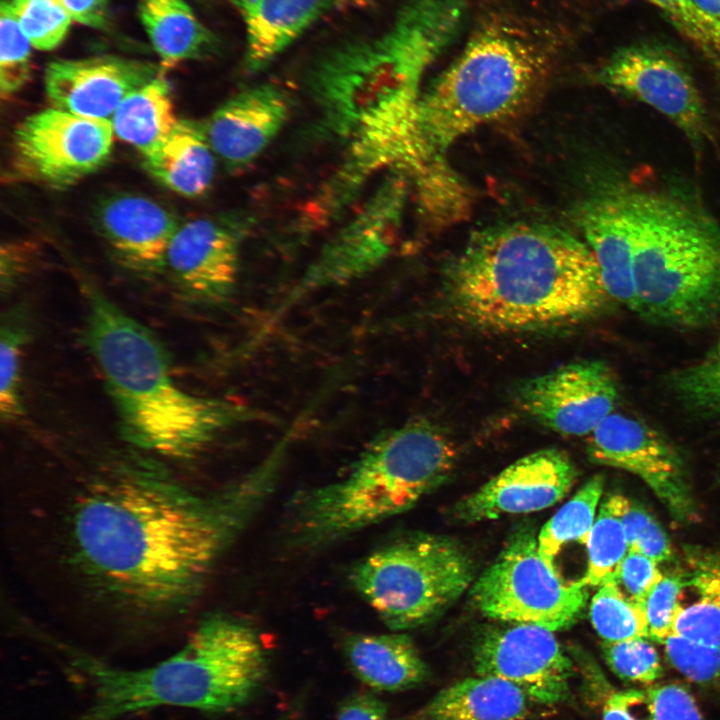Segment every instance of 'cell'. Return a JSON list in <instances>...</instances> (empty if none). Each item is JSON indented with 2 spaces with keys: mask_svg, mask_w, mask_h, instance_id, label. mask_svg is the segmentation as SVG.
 I'll list each match as a JSON object with an SVG mask.
<instances>
[{
  "mask_svg": "<svg viewBox=\"0 0 720 720\" xmlns=\"http://www.w3.org/2000/svg\"><path fill=\"white\" fill-rule=\"evenodd\" d=\"M542 44L516 25H481L457 58L421 92L410 121L403 169L418 175L458 139L510 115L547 71Z\"/></svg>",
  "mask_w": 720,
  "mask_h": 720,
  "instance_id": "8",
  "label": "cell"
},
{
  "mask_svg": "<svg viewBox=\"0 0 720 720\" xmlns=\"http://www.w3.org/2000/svg\"><path fill=\"white\" fill-rule=\"evenodd\" d=\"M625 500L613 494L602 502L586 544L587 569L578 580L586 587L599 586L612 575L629 550L622 522Z\"/></svg>",
  "mask_w": 720,
  "mask_h": 720,
  "instance_id": "30",
  "label": "cell"
},
{
  "mask_svg": "<svg viewBox=\"0 0 720 720\" xmlns=\"http://www.w3.org/2000/svg\"><path fill=\"white\" fill-rule=\"evenodd\" d=\"M178 121L170 83L161 73L130 93L110 120L114 135L141 154L167 137Z\"/></svg>",
  "mask_w": 720,
  "mask_h": 720,
  "instance_id": "27",
  "label": "cell"
},
{
  "mask_svg": "<svg viewBox=\"0 0 720 720\" xmlns=\"http://www.w3.org/2000/svg\"><path fill=\"white\" fill-rule=\"evenodd\" d=\"M473 574V561L460 544L422 533L378 547L349 576L382 622L398 632L438 617L469 588Z\"/></svg>",
  "mask_w": 720,
  "mask_h": 720,
  "instance_id": "9",
  "label": "cell"
},
{
  "mask_svg": "<svg viewBox=\"0 0 720 720\" xmlns=\"http://www.w3.org/2000/svg\"><path fill=\"white\" fill-rule=\"evenodd\" d=\"M589 615L592 626L604 641L648 638L643 606L622 591L613 574L599 585L591 600Z\"/></svg>",
  "mask_w": 720,
  "mask_h": 720,
  "instance_id": "32",
  "label": "cell"
},
{
  "mask_svg": "<svg viewBox=\"0 0 720 720\" xmlns=\"http://www.w3.org/2000/svg\"><path fill=\"white\" fill-rule=\"evenodd\" d=\"M336 720H388L382 700L371 693H355L341 704Z\"/></svg>",
  "mask_w": 720,
  "mask_h": 720,
  "instance_id": "43",
  "label": "cell"
},
{
  "mask_svg": "<svg viewBox=\"0 0 720 720\" xmlns=\"http://www.w3.org/2000/svg\"><path fill=\"white\" fill-rule=\"evenodd\" d=\"M467 12V0H406L382 32L322 50L306 84L323 128L345 148L399 154L424 74Z\"/></svg>",
  "mask_w": 720,
  "mask_h": 720,
  "instance_id": "3",
  "label": "cell"
},
{
  "mask_svg": "<svg viewBox=\"0 0 720 720\" xmlns=\"http://www.w3.org/2000/svg\"><path fill=\"white\" fill-rule=\"evenodd\" d=\"M588 436L591 461L638 476L674 519L693 520L695 503L682 459L660 432L637 418L612 412Z\"/></svg>",
  "mask_w": 720,
  "mask_h": 720,
  "instance_id": "14",
  "label": "cell"
},
{
  "mask_svg": "<svg viewBox=\"0 0 720 720\" xmlns=\"http://www.w3.org/2000/svg\"><path fill=\"white\" fill-rule=\"evenodd\" d=\"M577 477V468L567 453L542 449L513 462L464 497L456 504L454 514L458 520L474 523L539 511L560 501Z\"/></svg>",
  "mask_w": 720,
  "mask_h": 720,
  "instance_id": "18",
  "label": "cell"
},
{
  "mask_svg": "<svg viewBox=\"0 0 720 720\" xmlns=\"http://www.w3.org/2000/svg\"><path fill=\"white\" fill-rule=\"evenodd\" d=\"M688 40L720 68V0H688Z\"/></svg>",
  "mask_w": 720,
  "mask_h": 720,
  "instance_id": "41",
  "label": "cell"
},
{
  "mask_svg": "<svg viewBox=\"0 0 720 720\" xmlns=\"http://www.w3.org/2000/svg\"><path fill=\"white\" fill-rule=\"evenodd\" d=\"M246 224L236 216L180 223L167 251L165 271L185 298L216 304L231 296L238 280Z\"/></svg>",
  "mask_w": 720,
  "mask_h": 720,
  "instance_id": "17",
  "label": "cell"
},
{
  "mask_svg": "<svg viewBox=\"0 0 720 720\" xmlns=\"http://www.w3.org/2000/svg\"><path fill=\"white\" fill-rule=\"evenodd\" d=\"M244 27L242 65L249 74L270 66L341 0H227Z\"/></svg>",
  "mask_w": 720,
  "mask_h": 720,
  "instance_id": "22",
  "label": "cell"
},
{
  "mask_svg": "<svg viewBox=\"0 0 720 720\" xmlns=\"http://www.w3.org/2000/svg\"><path fill=\"white\" fill-rule=\"evenodd\" d=\"M479 676L505 680L535 702L557 704L570 694L573 663L552 631L512 623L484 630L473 646Z\"/></svg>",
  "mask_w": 720,
  "mask_h": 720,
  "instance_id": "15",
  "label": "cell"
},
{
  "mask_svg": "<svg viewBox=\"0 0 720 720\" xmlns=\"http://www.w3.org/2000/svg\"><path fill=\"white\" fill-rule=\"evenodd\" d=\"M274 475L265 463L210 494L145 460L111 461L56 491L43 533L57 567L89 600L123 618L168 619L198 599Z\"/></svg>",
  "mask_w": 720,
  "mask_h": 720,
  "instance_id": "1",
  "label": "cell"
},
{
  "mask_svg": "<svg viewBox=\"0 0 720 720\" xmlns=\"http://www.w3.org/2000/svg\"><path fill=\"white\" fill-rule=\"evenodd\" d=\"M444 291L458 320L494 333L577 325L611 300L586 242L539 223L475 233L449 264Z\"/></svg>",
  "mask_w": 720,
  "mask_h": 720,
  "instance_id": "2",
  "label": "cell"
},
{
  "mask_svg": "<svg viewBox=\"0 0 720 720\" xmlns=\"http://www.w3.org/2000/svg\"><path fill=\"white\" fill-rule=\"evenodd\" d=\"M73 22L105 30L110 25V0H59Z\"/></svg>",
  "mask_w": 720,
  "mask_h": 720,
  "instance_id": "44",
  "label": "cell"
},
{
  "mask_svg": "<svg viewBox=\"0 0 720 720\" xmlns=\"http://www.w3.org/2000/svg\"><path fill=\"white\" fill-rule=\"evenodd\" d=\"M586 586L565 582L541 558L528 528L514 533L471 588L473 605L488 618L534 624L552 632L570 628L588 600Z\"/></svg>",
  "mask_w": 720,
  "mask_h": 720,
  "instance_id": "10",
  "label": "cell"
},
{
  "mask_svg": "<svg viewBox=\"0 0 720 720\" xmlns=\"http://www.w3.org/2000/svg\"><path fill=\"white\" fill-rule=\"evenodd\" d=\"M622 522L629 549L639 551L657 563L671 559L672 548L667 534L643 507L626 498Z\"/></svg>",
  "mask_w": 720,
  "mask_h": 720,
  "instance_id": "39",
  "label": "cell"
},
{
  "mask_svg": "<svg viewBox=\"0 0 720 720\" xmlns=\"http://www.w3.org/2000/svg\"><path fill=\"white\" fill-rule=\"evenodd\" d=\"M667 384L689 412L720 418V334L702 358L672 372Z\"/></svg>",
  "mask_w": 720,
  "mask_h": 720,
  "instance_id": "31",
  "label": "cell"
},
{
  "mask_svg": "<svg viewBox=\"0 0 720 720\" xmlns=\"http://www.w3.org/2000/svg\"><path fill=\"white\" fill-rule=\"evenodd\" d=\"M114 136L110 121L50 107L26 117L17 126L14 160L30 179L63 189L106 164Z\"/></svg>",
  "mask_w": 720,
  "mask_h": 720,
  "instance_id": "11",
  "label": "cell"
},
{
  "mask_svg": "<svg viewBox=\"0 0 720 720\" xmlns=\"http://www.w3.org/2000/svg\"><path fill=\"white\" fill-rule=\"evenodd\" d=\"M138 17L162 66L208 58L221 40L185 0H139Z\"/></svg>",
  "mask_w": 720,
  "mask_h": 720,
  "instance_id": "25",
  "label": "cell"
},
{
  "mask_svg": "<svg viewBox=\"0 0 720 720\" xmlns=\"http://www.w3.org/2000/svg\"><path fill=\"white\" fill-rule=\"evenodd\" d=\"M669 662L687 679L705 685H720V646L692 641L677 634L662 643Z\"/></svg>",
  "mask_w": 720,
  "mask_h": 720,
  "instance_id": "37",
  "label": "cell"
},
{
  "mask_svg": "<svg viewBox=\"0 0 720 720\" xmlns=\"http://www.w3.org/2000/svg\"><path fill=\"white\" fill-rule=\"evenodd\" d=\"M141 155L147 172L177 194L199 197L213 184L217 157L204 123L179 119L167 137Z\"/></svg>",
  "mask_w": 720,
  "mask_h": 720,
  "instance_id": "23",
  "label": "cell"
},
{
  "mask_svg": "<svg viewBox=\"0 0 720 720\" xmlns=\"http://www.w3.org/2000/svg\"><path fill=\"white\" fill-rule=\"evenodd\" d=\"M68 655L90 693L75 720H120L161 707L228 712L255 696L267 674L256 630L224 613L204 617L177 652L151 666L121 668L80 652Z\"/></svg>",
  "mask_w": 720,
  "mask_h": 720,
  "instance_id": "5",
  "label": "cell"
},
{
  "mask_svg": "<svg viewBox=\"0 0 720 720\" xmlns=\"http://www.w3.org/2000/svg\"><path fill=\"white\" fill-rule=\"evenodd\" d=\"M96 223L117 260L130 271L151 277L165 271L177 217L145 196L119 194L102 201Z\"/></svg>",
  "mask_w": 720,
  "mask_h": 720,
  "instance_id": "21",
  "label": "cell"
},
{
  "mask_svg": "<svg viewBox=\"0 0 720 720\" xmlns=\"http://www.w3.org/2000/svg\"><path fill=\"white\" fill-rule=\"evenodd\" d=\"M0 335V416L4 422H13L23 414L21 362L29 337L23 309L6 313Z\"/></svg>",
  "mask_w": 720,
  "mask_h": 720,
  "instance_id": "33",
  "label": "cell"
},
{
  "mask_svg": "<svg viewBox=\"0 0 720 720\" xmlns=\"http://www.w3.org/2000/svg\"><path fill=\"white\" fill-rule=\"evenodd\" d=\"M406 196L402 173L392 171L323 245L296 295L352 282L383 264L395 246Z\"/></svg>",
  "mask_w": 720,
  "mask_h": 720,
  "instance_id": "13",
  "label": "cell"
},
{
  "mask_svg": "<svg viewBox=\"0 0 720 720\" xmlns=\"http://www.w3.org/2000/svg\"><path fill=\"white\" fill-rule=\"evenodd\" d=\"M343 650L352 672L377 691L413 688L428 675L414 642L403 633L351 635Z\"/></svg>",
  "mask_w": 720,
  "mask_h": 720,
  "instance_id": "24",
  "label": "cell"
},
{
  "mask_svg": "<svg viewBox=\"0 0 720 720\" xmlns=\"http://www.w3.org/2000/svg\"><path fill=\"white\" fill-rule=\"evenodd\" d=\"M291 109V96L274 83L248 87L225 100L204 123L217 159L231 169L255 161L285 126Z\"/></svg>",
  "mask_w": 720,
  "mask_h": 720,
  "instance_id": "20",
  "label": "cell"
},
{
  "mask_svg": "<svg viewBox=\"0 0 720 720\" xmlns=\"http://www.w3.org/2000/svg\"><path fill=\"white\" fill-rule=\"evenodd\" d=\"M597 80L661 113L697 147L708 138L707 113L695 81L664 45L638 42L617 49L598 70Z\"/></svg>",
  "mask_w": 720,
  "mask_h": 720,
  "instance_id": "12",
  "label": "cell"
},
{
  "mask_svg": "<svg viewBox=\"0 0 720 720\" xmlns=\"http://www.w3.org/2000/svg\"><path fill=\"white\" fill-rule=\"evenodd\" d=\"M649 638L639 637L622 641H603L602 652L611 670L621 679L654 685L662 677L660 657Z\"/></svg>",
  "mask_w": 720,
  "mask_h": 720,
  "instance_id": "36",
  "label": "cell"
},
{
  "mask_svg": "<svg viewBox=\"0 0 720 720\" xmlns=\"http://www.w3.org/2000/svg\"><path fill=\"white\" fill-rule=\"evenodd\" d=\"M693 568L688 583L696 599L682 605L673 634L720 646V555L700 557Z\"/></svg>",
  "mask_w": 720,
  "mask_h": 720,
  "instance_id": "28",
  "label": "cell"
},
{
  "mask_svg": "<svg viewBox=\"0 0 720 720\" xmlns=\"http://www.w3.org/2000/svg\"><path fill=\"white\" fill-rule=\"evenodd\" d=\"M160 73V67L114 55L51 61L44 88L52 107L110 121L120 103Z\"/></svg>",
  "mask_w": 720,
  "mask_h": 720,
  "instance_id": "19",
  "label": "cell"
},
{
  "mask_svg": "<svg viewBox=\"0 0 720 720\" xmlns=\"http://www.w3.org/2000/svg\"><path fill=\"white\" fill-rule=\"evenodd\" d=\"M456 460L454 441L430 421L380 434L345 475L297 498L289 517L292 544L328 546L410 509L448 479Z\"/></svg>",
  "mask_w": 720,
  "mask_h": 720,
  "instance_id": "7",
  "label": "cell"
},
{
  "mask_svg": "<svg viewBox=\"0 0 720 720\" xmlns=\"http://www.w3.org/2000/svg\"><path fill=\"white\" fill-rule=\"evenodd\" d=\"M658 564L643 553L629 549L613 573L622 591L635 602H643L663 574Z\"/></svg>",
  "mask_w": 720,
  "mask_h": 720,
  "instance_id": "42",
  "label": "cell"
},
{
  "mask_svg": "<svg viewBox=\"0 0 720 720\" xmlns=\"http://www.w3.org/2000/svg\"><path fill=\"white\" fill-rule=\"evenodd\" d=\"M612 190L630 247L633 311L678 329L716 320L720 226L695 202L672 191L624 183Z\"/></svg>",
  "mask_w": 720,
  "mask_h": 720,
  "instance_id": "6",
  "label": "cell"
},
{
  "mask_svg": "<svg viewBox=\"0 0 720 720\" xmlns=\"http://www.w3.org/2000/svg\"><path fill=\"white\" fill-rule=\"evenodd\" d=\"M661 10L672 24L688 38L690 18L688 0H644Z\"/></svg>",
  "mask_w": 720,
  "mask_h": 720,
  "instance_id": "46",
  "label": "cell"
},
{
  "mask_svg": "<svg viewBox=\"0 0 720 720\" xmlns=\"http://www.w3.org/2000/svg\"><path fill=\"white\" fill-rule=\"evenodd\" d=\"M642 689L612 694L603 708L602 720H641Z\"/></svg>",
  "mask_w": 720,
  "mask_h": 720,
  "instance_id": "45",
  "label": "cell"
},
{
  "mask_svg": "<svg viewBox=\"0 0 720 720\" xmlns=\"http://www.w3.org/2000/svg\"><path fill=\"white\" fill-rule=\"evenodd\" d=\"M32 44L14 16L9 0L0 6V90L8 96L21 89L31 74Z\"/></svg>",
  "mask_w": 720,
  "mask_h": 720,
  "instance_id": "35",
  "label": "cell"
},
{
  "mask_svg": "<svg viewBox=\"0 0 720 720\" xmlns=\"http://www.w3.org/2000/svg\"><path fill=\"white\" fill-rule=\"evenodd\" d=\"M618 395L615 374L606 362L582 360L527 379L517 390V401L543 426L583 436L613 412Z\"/></svg>",
  "mask_w": 720,
  "mask_h": 720,
  "instance_id": "16",
  "label": "cell"
},
{
  "mask_svg": "<svg viewBox=\"0 0 720 720\" xmlns=\"http://www.w3.org/2000/svg\"><path fill=\"white\" fill-rule=\"evenodd\" d=\"M688 581L680 574L663 575L643 602L648 638L662 643L674 633L682 608L681 596Z\"/></svg>",
  "mask_w": 720,
  "mask_h": 720,
  "instance_id": "38",
  "label": "cell"
},
{
  "mask_svg": "<svg viewBox=\"0 0 720 720\" xmlns=\"http://www.w3.org/2000/svg\"><path fill=\"white\" fill-rule=\"evenodd\" d=\"M604 483L603 475L590 478L539 532V554L552 570L557 571L555 560L566 543L576 541L587 544Z\"/></svg>",
  "mask_w": 720,
  "mask_h": 720,
  "instance_id": "29",
  "label": "cell"
},
{
  "mask_svg": "<svg viewBox=\"0 0 720 720\" xmlns=\"http://www.w3.org/2000/svg\"><path fill=\"white\" fill-rule=\"evenodd\" d=\"M528 699L505 680L478 675L441 690L419 720H522L529 713Z\"/></svg>",
  "mask_w": 720,
  "mask_h": 720,
  "instance_id": "26",
  "label": "cell"
},
{
  "mask_svg": "<svg viewBox=\"0 0 720 720\" xmlns=\"http://www.w3.org/2000/svg\"><path fill=\"white\" fill-rule=\"evenodd\" d=\"M21 29L33 48L51 51L66 38L71 16L59 0H9Z\"/></svg>",
  "mask_w": 720,
  "mask_h": 720,
  "instance_id": "34",
  "label": "cell"
},
{
  "mask_svg": "<svg viewBox=\"0 0 720 720\" xmlns=\"http://www.w3.org/2000/svg\"><path fill=\"white\" fill-rule=\"evenodd\" d=\"M344 8L347 7H364L368 4L369 0H341Z\"/></svg>",
  "mask_w": 720,
  "mask_h": 720,
  "instance_id": "47",
  "label": "cell"
},
{
  "mask_svg": "<svg viewBox=\"0 0 720 720\" xmlns=\"http://www.w3.org/2000/svg\"><path fill=\"white\" fill-rule=\"evenodd\" d=\"M641 720H704L693 695L682 685L667 683L642 689Z\"/></svg>",
  "mask_w": 720,
  "mask_h": 720,
  "instance_id": "40",
  "label": "cell"
},
{
  "mask_svg": "<svg viewBox=\"0 0 720 720\" xmlns=\"http://www.w3.org/2000/svg\"><path fill=\"white\" fill-rule=\"evenodd\" d=\"M84 297V341L128 443L170 459H192L226 429L253 416L235 402L182 389L151 330L94 286L85 285Z\"/></svg>",
  "mask_w": 720,
  "mask_h": 720,
  "instance_id": "4",
  "label": "cell"
}]
</instances>
